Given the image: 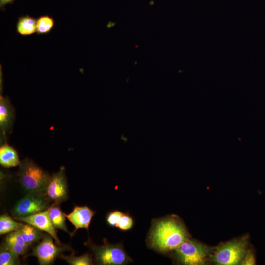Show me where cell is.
I'll list each match as a JSON object with an SVG mask.
<instances>
[{"mask_svg":"<svg viewBox=\"0 0 265 265\" xmlns=\"http://www.w3.org/2000/svg\"><path fill=\"white\" fill-rule=\"evenodd\" d=\"M189 238L188 234L179 220L167 217L153 224L148 237L150 246L160 252L174 250Z\"/></svg>","mask_w":265,"mask_h":265,"instance_id":"obj_1","label":"cell"},{"mask_svg":"<svg viewBox=\"0 0 265 265\" xmlns=\"http://www.w3.org/2000/svg\"><path fill=\"white\" fill-rule=\"evenodd\" d=\"M18 176L22 187L27 193L46 195L51 176L32 160L26 158L20 162Z\"/></svg>","mask_w":265,"mask_h":265,"instance_id":"obj_2","label":"cell"},{"mask_svg":"<svg viewBox=\"0 0 265 265\" xmlns=\"http://www.w3.org/2000/svg\"><path fill=\"white\" fill-rule=\"evenodd\" d=\"M247 239L242 238L228 242L219 246L211 255V260L219 265L240 264L248 252Z\"/></svg>","mask_w":265,"mask_h":265,"instance_id":"obj_3","label":"cell"},{"mask_svg":"<svg viewBox=\"0 0 265 265\" xmlns=\"http://www.w3.org/2000/svg\"><path fill=\"white\" fill-rule=\"evenodd\" d=\"M176 259L186 265H201L205 264L212 249L201 243L189 238L174 250Z\"/></svg>","mask_w":265,"mask_h":265,"instance_id":"obj_4","label":"cell"},{"mask_svg":"<svg viewBox=\"0 0 265 265\" xmlns=\"http://www.w3.org/2000/svg\"><path fill=\"white\" fill-rule=\"evenodd\" d=\"M95 259L99 265H121L132 262L121 244L105 243L92 247Z\"/></svg>","mask_w":265,"mask_h":265,"instance_id":"obj_5","label":"cell"},{"mask_svg":"<svg viewBox=\"0 0 265 265\" xmlns=\"http://www.w3.org/2000/svg\"><path fill=\"white\" fill-rule=\"evenodd\" d=\"M49 204V200L45 194L27 193L16 203L12 213L14 217L31 215L48 209Z\"/></svg>","mask_w":265,"mask_h":265,"instance_id":"obj_6","label":"cell"},{"mask_svg":"<svg viewBox=\"0 0 265 265\" xmlns=\"http://www.w3.org/2000/svg\"><path fill=\"white\" fill-rule=\"evenodd\" d=\"M52 238L49 234L44 235L41 241L33 249L31 255L37 258L41 265L51 264L62 252L71 250L69 246H57Z\"/></svg>","mask_w":265,"mask_h":265,"instance_id":"obj_7","label":"cell"},{"mask_svg":"<svg viewBox=\"0 0 265 265\" xmlns=\"http://www.w3.org/2000/svg\"><path fill=\"white\" fill-rule=\"evenodd\" d=\"M46 196L53 204H59L68 199V186L64 167L51 176Z\"/></svg>","mask_w":265,"mask_h":265,"instance_id":"obj_8","label":"cell"},{"mask_svg":"<svg viewBox=\"0 0 265 265\" xmlns=\"http://www.w3.org/2000/svg\"><path fill=\"white\" fill-rule=\"evenodd\" d=\"M14 219L30 224L40 230L47 232L53 237L57 245H61L55 228L50 219L49 208L43 212L31 215L15 217Z\"/></svg>","mask_w":265,"mask_h":265,"instance_id":"obj_9","label":"cell"},{"mask_svg":"<svg viewBox=\"0 0 265 265\" xmlns=\"http://www.w3.org/2000/svg\"><path fill=\"white\" fill-rule=\"evenodd\" d=\"M94 213L87 206H75L70 214H66V217L74 226L75 230L79 228L88 229Z\"/></svg>","mask_w":265,"mask_h":265,"instance_id":"obj_10","label":"cell"},{"mask_svg":"<svg viewBox=\"0 0 265 265\" xmlns=\"http://www.w3.org/2000/svg\"><path fill=\"white\" fill-rule=\"evenodd\" d=\"M14 108L7 97L0 95V129L2 136L9 132L14 121Z\"/></svg>","mask_w":265,"mask_h":265,"instance_id":"obj_11","label":"cell"},{"mask_svg":"<svg viewBox=\"0 0 265 265\" xmlns=\"http://www.w3.org/2000/svg\"><path fill=\"white\" fill-rule=\"evenodd\" d=\"M2 244L18 256L23 255L28 247L24 242L20 229L10 232Z\"/></svg>","mask_w":265,"mask_h":265,"instance_id":"obj_12","label":"cell"},{"mask_svg":"<svg viewBox=\"0 0 265 265\" xmlns=\"http://www.w3.org/2000/svg\"><path fill=\"white\" fill-rule=\"evenodd\" d=\"M37 19L29 15L18 17L16 24V32L22 36H26L36 32Z\"/></svg>","mask_w":265,"mask_h":265,"instance_id":"obj_13","label":"cell"},{"mask_svg":"<svg viewBox=\"0 0 265 265\" xmlns=\"http://www.w3.org/2000/svg\"><path fill=\"white\" fill-rule=\"evenodd\" d=\"M20 163L16 150L8 144H2L0 148V164L6 168L15 167Z\"/></svg>","mask_w":265,"mask_h":265,"instance_id":"obj_14","label":"cell"},{"mask_svg":"<svg viewBox=\"0 0 265 265\" xmlns=\"http://www.w3.org/2000/svg\"><path fill=\"white\" fill-rule=\"evenodd\" d=\"M49 216L55 228L59 229L70 234L66 223V214L62 211L58 204H53L49 208Z\"/></svg>","mask_w":265,"mask_h":265,"instance_id":"obj_15","label":"cell"},{"mask_svg":"<svg viewBox=\"0 0 265 265\" xmlns=\"http://www.w3.org/2000/svg\"><path fill=\"white\" fill-rule=\"evenodd\" d=\"M26 224L23 225L20 231L24 242L29 246L41 238L42 234L40 230L30 224Z\"/></svg>","mask_w":265,"mask_h":265,"instance_id":"obj_16","label":"cell"},{"mask_svg":"<svg viewBox=\"0 0 265 265\" xmlns=\"http://www.w3.org/2000/svg\"><path fill=\"white\" fill-rule=\"evenodd\" d=\"M55 20L49 15H41L37 19L36 33L38 35L49 33L54 27Z\"/></svg>","mask_w":265,"mask_h":265,"instance_id":"obj_17","label":"cell"},{"mask_svg":"<svg viewBox=\"0 0 265 265\" xmlns=\"http://www.w3.org/2000/svg\"><path fill=\"white\" fill-rule=\"evenodd\" d=\"M22 223L18 222L6 214L0 217V234L3 235L20 229L23 226Z\"/></svg>","mask_w":265,"mask_h":265,"instance_id":"obj_18","label":"cell"},{"mask_svg":"<svg viewBox=\"0 0 265 265\" xmlns=\"http://www.w3.org/2000/svg\"><path fill=\"white\" fill-rule=\"evenodd\" d=\"M19 263V256L2 244L0 250V265H15Z\"/></svg>","mask_w":265,"mask_h":265,"instance_id":"obj_19","label":"cell"},{"mask_svg":"<svg viewBox=\"0 0 265 265\" xmlns=\"http://www.w3.org/2000/svg\"><path fill=\"white\" fill-rule=\"evenodd\" d=\"M60 257L71 265H91L93 264L92 259L88 254L80 256H75L74 255L69 256L61 255Z\"/></svg>","mask_w":265,"mask_h":265,"instance_id":"obj_20","label":"cell"},{"mask_svg":"<svg viewBox=\"0 0 265 265\" xmlns=\"http://www.w3.org/2000/svg\"><path fill=\"white\" fill-rule=\"evenodd\" d=\"M133 224V219L129 215L123 213L116 227L122 230H127L131 229Z\"/></svg>","mask_w":265,"mask_h":265,"instance_id":"obj_21","label":"cell"},{"mask_svg":"<svg viewBox=\"0 0 265 265\" xmlns=\"http://www.w3.org/2000/svg\"><path fill=\"white\" fill-rule=\"evenodd\" d=\"M123 213L118 211L112 212L108 214L107 217V222L109 225L116 227Z\"/></svg>","mask_w":265,"mask_h":265,"instance_id":"obj_22","label":"cell"},{"mask_svg":"<svg viewBox=\"0 0 265 265\" xmlns=\"http://www.w3.org/2000/svg\"><path fill=\"white\" fill-rule=\"evenodd\" d=\"M255 263L256 260L254 253L251 251L248 250L240 265H253L255 264Z\"/></svg>","mask_w":265,"mask_h":265,"instance_id":"obj_23","label":"cell"},{"mask_svg":"<svg viewBox=\"0 0 265 265\" xmlns=\"http://www.w3.org/2000/svg\"><path fill=\"white\" fill-rule=\"evenodd\" d=\"M15 0H0V8L4 10L5 6L8 4L13 3Z\"/></svg>","mask_w":265,"mask_h":265,"instance_id":"obj_24","label":"cell"},{"mask_svg":"<svg viewBox=\"0 0 265 265\" xmlns=\"http://www.w3.org/2000/svg\"><path fill=\"white\" fill-rule=\"evenodd\" d=\"M150 5H153V4H154V1H151L150 2Z\"/></svg>","mask_w":265,"mask_h":265,"instance_id":"obj_25","label":"cell"},{"mask_svg":"<svg viewBox=\"0 0 265 265\" xmlns=\"http://www.w3.org/2000/svg\"><path fill=\"white\" fill-rule=\"evenodd\" d=\"M137 61H135V64H137Z\"/></svg>","mask_w":265,"mask_h":265,"instance_id":"obj_26","label":"cell"}]
</instances>
